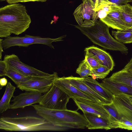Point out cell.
Listing matches in <instances>:
<instances>
[{
    "label": "cell",
    "mask_w": 132,
    "mask_h": 132,
    "mask_svg": "<svg viewBox=\"0 0 132 132\" xmlns=\"http://www.w3.org/2000/svg\"><path fill=\"white\" fill-rule=\"evenodd\" d=\"M107 5L113 4L108 0H96L95 11L97 12L103 6Z\"/></svg>",
    "instance_id": "obj_30"
},
{
    "label": "cell",
    "mask_w": 132,
    "mask_h": 132,
    "mask_svg": "<svg viewBox=\"0 0 132 132\" xmlns=\"http://www.w3.org/2000/svg\"><path fill=\"white\" fill-rule=\"evenodd\" d=\"M112 101L121 117L132 119V103L128 95H113Z\"/></svg>",
    "instance_id": "obj_13"
},
{
    "label": "cell",
    "mask_w": 132,
    "mask_h": 132,
    "mask_svg": "<svg viewBox=\"0 0 132 132\" xmlns=\"http://www.w3.org/2000/svg\"><path fill=\"white\" fill-rule=\"evenodd\" d=\"M6 64L7 69L5 76L10 78L17 86L29 80L32 77L25 76L12 67Z\"/></svg>",
    "instance_id": "obj_23"
},
{
    "label": "cell",
    "mask_w": 132,
    "mask_h": 132,
    "mask_svg": "<svg viewBox=\"0 0 132 132\" xmlns=\"http://www.w3.org/2000/svg\"><path fill=\"white\" fill-rule=\"evenodd\" d=\"M83 115L88 122L87 127L90 130L98 129L106 130L112 128L109 120L88 112H83Z\"/></svg>",
    "instance_id": "obj_18"
},
{
    "label": "cell",
    "mask_w": 132,
    "mask_h": 132,
    "mask_svg": "<svg viewBox=\"0 0 132 132\" xmlns=\"http://www.w3.org/2000/svg\"><path fill=\"white\" fill-rule=\"evenodd\" d=\"M42 93L38 92H27L13 96L11 101L10 109L23 108L25 107L39 103L43 96Z\"/></svg>",
    "instance_id": "obj_11"
},
{
    "label": "cell",
    "mask_w": 132,
    "mask_h": 132,
    "mask_svg": "<svg viewBox=\"0 0 132 132\" xmlns=\"http://www.w3.org/2000/svg\"><path fill=\"white\" fill-rule=\"evenodd\" d=\"M98 18L100 19H102L105 18L107 15L108 13L101 9L99 11H97Z\"/></svg>",
    "instance_id": "obj_34"
},
{
    "label": "cell",
    "mask_w": 132,
    "mask_h": 132,
    "mask_svg": "<svg viewBox=\"0 0 132 132\" xmlns=\"http://www.w3.org/2000/svg\"><path fill=\"white\" fill-rule=\"evenodd\" d=\"M113 5H120L128 4L132 2V0H108Z\"/></svg>",
    "instance_id": "obj_33"
},
{
    "label": "cell",
    "mask_w": 132,
    "mask_h": 132,
    "mask_svg": "<svg viewBox=\"0 0 132 132\" xmlns=\"http://www.w3.org/2000/svg\"><path fill=\"white\" fill-rule=\"evenodd\" d=\"M70 98L61 89L53 84L49 90L43 95L39 104L51 109L66 110L67 109V104Z\"/></svg>",
    "instance_id": "obj_6"
},
{
    "label": "cell",
    "mask_w": 132,
    "mask_h": 132,
    "mask_svg": "<svg viewBox=\"0 0 132 132\" xmlns=\"http://www.w3.org/2000/svg\"><path fill=\"white\" fill-rule=\"evenodd\" d=\"M0 129L10 131H58L56 127L44 119L31 116L1 117Z\"/></svg>",
    "instance_id": "obj_4"
},
{
    "label": "cell",
    "mask_w": 132,
    "mask_h": 132,
    "mask_svg": "<svg viewBox=\"0 0 132 132\" xmlns=\"http://www.w3.org/2000/svg\"><path fill=\"white\" fill-rule=\"evenodd\" d=\"M31 22L25 6L17 3L2 7L0 9V37L18 35L29 28Z\"/></svg>",
    "instance_id": "obj_1"
},
{
    "label": "cell",
    "mask_w": 132,
    "mask_h": 132,
    "mask_svg": "<svg viewBox=\"0 0 132 132\" xmlns=\"http://www.w3.org/2000/svg\"><path fill=\"white\" fill-rule=\"evenodd\" d=\"M85 59L92 69L102 65L97 59L91 53L86 52Z\"/></svg>",
    "instance_id": "obj_28"
},
{
    "label": "cell",
    "mask_w": 132,
    "mask_h": 132,
    "mask_svg": "<svg viewBox=\"0 0 132 132\" xmlns=\"http://www.w3.org/2000/svg\"><path fill=\"white\" fill-rule=\"evenodd\" d=\"M112 34L119 42L124 44L132 43V27L124 30H112Z\"/></svg>",
    "instance_id": "obj_24"
},
{
    "label": "cell",
    "mask_w": 132,
    "mask_h": 132,
    "mask_svg": "<svg viewBox=\"0 0 132 132\" xmlns=\"http://www.w3.org/2000/svg\"><path fill=\"white\" fill-rule=\"evenodd\" d=\"M113 95L123 94L132 96V87L110 79L104 78L100 83Z\"/></svg>",
    "instance_id": "obj_16"
},
{
    "label": "cell",
    "mask_w": 132,
    "mask_h": 132,
    "mask_svg": "<svg viewBox=\"0 0 132 132\" xmlns=\"http://www.w3.org/2000/svg\"><path fill=\"white\" fill-rule=\"evenodd\" d=\"M16 87L10 82H8L5 88L4 93L0 101V113H2L9 109H10V103L11 98Z\"/></svg>",
    "instance_id": "obj_20"
},
{
    "label": "cell",
    "mask_w": 132,
    "mask_h": 132,
    "mask_svg": "<svg viewBox=\"0 0 132 132\" xmlns=\"http://www.w3.org/2000/svg\"><path fill=\"white\" fill-rule=\"evenodd\" d=\"M112 5H107L103 6L101 8L102 10L108 12L111 11L112 9Z\"/></svg>",
    "instance_id": "obj_37"
},
{
    "label": "cell",
    "mask_w": 132,
    "mask_h": 132,
    "mask_svg": "<svg viewBox=\"0 0 132 132\" xmlns=\"http://www.w3.org/2000/svg\"><path fill=\"white\" fill-rule=\"evenodd\" d=\"M76 73L81 78L87 77L89 76H91L92 69L84 59L79 64L76 70Z\"/></svg>",
    "instance_id": "obj_26"
},
{
    "label": "cell",
    "mask_w": 132,
    "mask_h": 132,
    "mask_svg": "<svg viewBox=\"0 0 132 132\" xmlns=\"http://www.w3.org/2000/svg\"><path fill=\"white\" fill-rule=\"evenodd\" d=\"M73 14L78 25L82 27H90L94 25L98 18L97 12L86 2L79 5Z\"/></svg>",
    "instance_id": "obj_8"
},
{
    "label": "cell",
    "mask_w": 132,
    "mask_h": 132,
    "mask_svg": "<svg viewBox=\"0 0 132 132\" xmlns=\"http://www.w3.org/2000/svg\"><path fill=\"white\" fill-rule=\"evenodd\" d=\"M73 100L78 107V110H80L83 112L92 113L109 120V115L101 104L86 100Z\"/></svg>",
    "instance_id": "obj_12"
},
{
    "label": "cell",
    "mask_w": 132,
    "mask_h": 132,
    "mask_svg": "<svg viewBox=\"0 0 132 132\" xmlns=\"http://www.w3.org/2000/svg\"><path fill=\"white\" fill-rule=\"evenodd\" d=\"M128 96L130 101H131V102L132 103V96H128Z\"/></svg>",
    "instance_id": "obj_40"
},
{
    "label": "cell",
    "mask_w": 132,
    "mask_h": 132,
    "mask_svg": "<svg viewBox=\"0 0 132 132\" xmlns=\"http://www.w3.org/2000/svg\"><path fill=\"white\" fill-rule=\"evenodd\" d=\"M53 84L60 88L73 100H86L100 103L95 98L83 93L73 86L65 80L63 77H58L55 78L53 81Z\"/></svg>",
    "instance_id": "obj_10"
},
{
    "label": "cell",
    "mask_w": 132,
    "mask_h": 132,
    "mask_svg": "<svg viewBox=\"0 0 132 132\" xmlns=\"http://www.w3.org/2000/svg\"><path fill=\"white\" fill-rule=\"evenodd\" d=\"M118 6L122 20L128 28L132 27V6L129 4Z\"/></svg>",
    "instance_id": "obj_25"
},
{
    "label": "cell",
    "mask_w": 132,
    "mask_h": 132,
    "mask_svg": "<svg viewBox=\"0 0 132 132\" xmlns=\"http://www.w3.org/2000/svg\"><path fill=\"white\" fill-rule=\"evenodd\" d=\"M7 69V64L4 61H0V76H5Z\"/></svg>",
    "instance_id": "obj_32"
},
{
    "label": "cell",
    "mask_w": 132,
    "mask_h": 132,
    "mask_svg": "<svg viewBox=\"0 0 132 132\" xmlns=\"http://www.w3.org/2000/svg\"><path fill=\"white\" fill-rule=\"evenodd\" d=\"M36 114L52 124L58 131L87 128L88 122L84 115L76 110L52 109L38 104L32 105Z\"/></svg>",
    "instance_id": "obj_2"
},
{
    "label": "cell",
    "mask_w": 132,
    "mask_h": 132,
    "mask_svg": "<svg viewBox=\"0 0 132 132\" xmlns=\"http://www.w3.org/2000/svg\"><path fill=\"white\" fill-rule=\"evenodd\" d=\"M7 80L5 77L1 78L0 80V89L1 90L4 86L7 85Z\"/></svg>",
    "instance_id": "obj_35"
},
{
    "label": "cell",
    "mask_w": 132,
    "mask_h": 132,
    "mask_svg": "<svg viewBox=\"0 0 132 132\" xmlns=\"http://www.w3.org/2000/svg\"><path fill=\"white\" fill-rule=\"evenodd\" d=\"M92 74L91 77L93 78L103 79L109 74L110 70L106 66L102 65L92 69Z\"/></svg>",
    "instance_id": "obj_27"
},
{
    "label": "cell",
    "mask_w": 132,
    "mask_h": 132,
    "mask_svg": "<svg viewBox=\"0 0 132 132\" xmlns=\"http://www.w3.org/2000/svg\"><path fill=\"white\" fill-rule=\"evenodd\" d=\"M3 48L1 42H0V59L1 60L2 57V52H3Z\"/></svg>",
    "instance_id": "obj_39"
},
{
    "label": "cell",
    "mask_w": 132,
    "mask_h": 132,
    "mask_svg": "<svg viewBox=\"0 0 132 132\" xmlns=\"http://www.w3.org/2000/svg\"><path fill=\"white\" fill-rule=\"evenodd\" d=\"M3 60L7 64L27 76L44 77L51 75L24 63L21 62L18 56L14 54L5 55Z\"/></svg>",
    "instance_id": "obj_9"
},
{
    "label": "cell",
    "mask_w": 132,
    "mask_h": 132,
    "mask_svg": "<svg viewBox=\"0 0 132 132\" xmlns=\"http://www.w3.org/2000/svg\"><path fill=\"white\" fill-rule=\"evenodd\" d=\"M58 77L56 72H54L53 74L46 77H32L17 87L22 91L38 92L44 94L49 90L53 85L54 80Z\"/></svg>",
    "instance_id": "obj_7"
},
{
    "label": "cell",
    "mask_w": 132,
    "mask_h": 132,
    "mask_svg": "<svg viewBox=\"0 0 132 132\" xmlns=\"http://www.w3.org/2000/svg\"><path fill=\"white\" fill-rule=\"evenodd\" d=\"M129 73L131 75H132V71H128Z\"/></svg>",
    "instance_id": "obj_41"
},
{
    "label": "cell",
    "mask_w": 132,
    "mask_h": 132,
    "mask_svg": "<svg viewBox=\"0 0 132 132\" xmlns=\"http://www.w3.org/2000/svg\"><path fill=\"white\" fill-rule=\"evenodd\" d=\"M94 44L98 45L105 50L118 51L127 54L128 49L123 43L113 38L109 32V27L100 20H97L90 27H82L75 25Z\"/></svg>",
    "instance_id": "obj_3"
},
{
    "label": "cell",
    "mask_w": 132,
    "mask_h": 132,
    "mask_svg": "<svg viewBox=\"0 0 132 132\" xmlns=\"http://www.w3.org/2000/svg\"><path fill=\"white\" fill-rule=\"evenodd\" d=\"M82 2H86L90 4L95 10L96 0H82Z\"/></svg>",
    "instance_id": "obj_38"
},
{
    "label": "cell",
    "mask_w": 132,
    "mask_h": 132,
    "mask_svg": "<svg viewBox=\"0 0 132 132\" xmlns=\"http://www.w3.org/2000/svg\"><path fill=\"white\" fill-rule=\"evenodd\" d=\"M47 0H1V1H6L9 4L17 3L19 2H44Z\"/></svg>",
    "instance_id": "obj_31"
},
{
    "label": "cell",
    "mask_w": 132,
    "mask_h": 132,
    "mask_svg": "<svg viewBox=\"0 0 132 132\" xmlns=\"http://www.w3.org/2000/svg\"><path fill=\"white\" fill-rule=\"evenodd\" d=\"M66 36V35H64L57 38H52L26 35L23 37L9 36L4 39L0 38V42L5 50L15 46L27 47L30 45L36 44L45 45L54 49L52 43L63 41V39Z\"/></svg>",
    "instance_id": "obj_5"
},
{
    "label": "cell",
    "mask_w": 132,
    "mask_h": 132,
    "mask_svg": "<svg viewBox=\"0 0 132 132\" xmlns=\"http://www.w3.org/2000/svg\"><path fill=\"white\" fill-rule=\"evenodd\" d=\"M102 105L109 115V120L112 128H117V123L120 120L121 117L112 101L109 103L102 104Z\"/></svg>",
    "instance_id": "obj_22"
},
{
    "label": "cell",
    "mask_w": 132,
    "mask_h": 132,
    "mask_svg": "<svg viewBox=\"0 0 132 132\" xmlns=\"http://www.w3.org/2000/svg\"><path fill=\"white\" fill-rule=\"evenodd\" d=\"M92 53L102 65L107 67L111 70H112L115 64L114 61L110 54L105 51L94 46L86 48L84 50Z\"/></svg>",
    "instance_id": "obj_17"
},
{
    "label": "cell",
    "mask_w": 132,
    "mask_h": 132,
    "mask_svg": "<svg viewBox=\"0 0 132 132\" xmlns=\"http://www.w3.org/2000/svg\"><path fill=\"white\" fill-rule=\"evenodd\" d=\"M100 20L110 28L117 30L128 28L121 19L118 5H112L111 11L105 18Z\"/></svg>",
    "instance_id": "obj_14"
},
{
    "label": "cell",
    "mask_w": 132,
    "mask_h": 132,
    "mask_svg": "<svg viewBox=\"0 0 132 132\" xmlns=\"http://www.w3.org/2000/svg\"><path fill=\"white\" fill-rule=\"evenodd\" d=\"M109 78L112 80L132 87V75L128 71L122 69L113 73Z\"/></svg>",
    "instance_id": "obj_21"
},
{
    "label": "cell",
    "mask_w": 132,
    "mask_h": 132,
    "mask_svg": "<svg viewBox=\"0 0 132 132\" xmlns=\"http://www.w3.org/2000/svg\"><path fill=\"white\" fill-rule=\"evenodd\" d=\"M123 69L128 71H132V58Z\"/></svg>",
    "instance_id": "obj_36"
},
{
    "label": "cell",
    "mask_w": 132,
    "mask_h": 132,
    "mask_svg": "<svg viewBox=\"0 0 132 132\" xmlns=\"http://www.w3.org/2000/svg\"><path fill=\"white\" fill-rule=\"evenodd\" d=\"M117 128L132 130V119L121 117L117 124Z\"/></svg>",
    "instance_id": "obj_29"
},
{
    "label": "cell",
    "mask_w": 132,
    "mask_h": 132,
    "mask_svg": "<svg viewBox=\"0 0 132 132\" xmlns=\"http://www.w3.org/2000/svg\"><path fill=\"white\" fill-rule=\"evenodd\" d=\"M80 77L81 81L100 95L108 100L112 101L113 95L104 87L96 79L92 77Z\"/></svg>",
    "instance_id": "obj_19"
},
{
    "label": "cell",
    "mask_w": 132,
    "mask_h": 132,
    "mask_svg": "<svg viewBox=\"0 0 132 132\" xmlns=\"http://www.w3.org/2000/svg\"><path fill=\"white\" fill-rule=\"evenodd\" d=\"M63 77L65 80L73 86L83 93L95 98L100 103L108 104L112 102L105 99L95 92L82 82L80 80V77H74L72 76Z\"/></svg>",
    "instance_id": "obj_15"
}]
</instances>
